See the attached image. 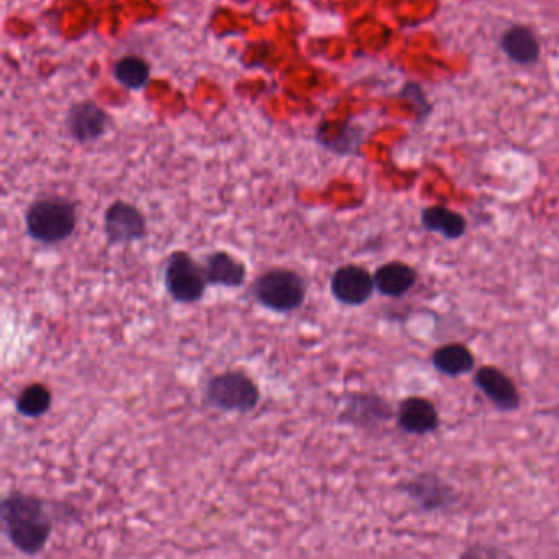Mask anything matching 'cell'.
<instances>
[{
    "label": "cell",
    "mask_w": 559,
    "mask_h": 559,
    "mask_svg": "<svg viewBox=\"0 0 559 559\" xmlns=\"http://www.w3.org/2000/svg\"><path fill=\"white\" fill-rule=\"evenodd\" d=\"M0 519L9 542L24 555H40L53 533V516L47 502L32 493H9L0 506Z\"/></svg>",
    "instance_id": "obj_1"
},
{
    "label": "cell",
    "mask_w": 559,
    "mask_h": 559,
    "mask_svg": "<svg viewBox=\"0 0 559 559\" xmlns=\"http://www.w3.org/2000/svg\"><path fill=\"white\" fill-rule=\"evenodd\" d=\"M25 227L28 237L37 243L50 247L63 243L76 231V204L61 195L38 199L25 214Z\"/></svg>",
    "instance_id": "obj_2"
},
{
    "label": "cell",
    "mask_w": 559,
    "mask_h": 559,
    "mask_svg": "<svg viewBox=\"0 0 559 559\" xmlns=\"http://www.w3.org/2000/svg\"><path fill=\"white\" fill-rule=\"evenodd\" d=\"M253 296L260 306L271 312H296L306 304L307 283L296 271L273 267L257 277Z\"/></svg>",
    "instance_id": "obj_3"
},
{
    "label": "cell",
    "mask_w": 559,
    "mask_h": 559,
    "mask_svg": "<svg viewBox=\"0 0 559 559\" xmlns=\"http://www.w3.org/2000/svg\"><path fill=\"white\" fill-rule=\"evenodd\" d=\"M261 401L257 382L243 371H225L209 379L204 388V405L218 412L250 414Z\"/></svg>",
    "instance_id": "obj_4"
},
{
    "label": "cell",
    "mask_w": 559,
    "mask_h": 559,
    "mask_svg": "<svg viewBox=\"0 0 559 559\" xmlns=\"http://www.w3.org/2000/svg\"><path fill=\"white\" fill-rule=\"evenodd\" d=\"M209 283L204 266L188 251H175L166 261L165 287L178 304H195L204 297Z\"/></svg>",
    "instance_id": "obj_5"
},
{
    "label": "cell",
    "mask_w": 559,
    "mask_h": 559,
    "mask_svg": "<svg viewBox=\"0 0 559 559\" xmlns=\"http://www.w3.org/2000/svg\"><path fill=\"white\" fill-rule=\"evenodd\" d=\"M402 492L421 512H447L460 500L456 487L435 473H420L402 483Z\"/></svg>",
    "instance_id": "obj_6"
},
{
    "label": "cell",
    "mask_w": 559,
    "mask_h": 559,
    "mask_svg": "<svg viewBox=\"0 0 559 559\" xmlns=\"http://www.w3.org/2000/svg\"><path fill=\"white\" fill-rule=\"evenodd\" d=\"M104 235L110 245H130L148 235L145 215L126 201H117L104 214Z\"/></svg>",
    "instance_id": "obj_7"
},
{
    "label": "cell",
    "mask_w": 559,
    "mask_h": 559,
    "mask_svg": "<svg viewBox=\"0 0 559 559\" xmlns=\"http://www.w3.org/2000/svg\"><path fill=\"white\" fill-rule=\"evenodd\" d=\"M374 274L359 264L340 266L330 280V293L336 302L348 307H359L368 302L374 294Z\"/></svg>",
    "instance_id": "obj_8"
},
{
    "label": "cell",
    "mask_w": 559,
    "mask_h": 559,
    "mask_svg": "<svg viewBox=\"0 0 559 559\" xmlns=\"http://www.w3.org/2000/svg\"><path fill=\"white\" fill-rule=\"evenodd\" d=\"M473 382L496 411L510 414L522 405V395L515 382L496 366H480L474 372Z\"/></svg>",
    "instance_id": "obj_9"
},
{
    "label": "cell",
    "mask_w": 559,
    "mask_h": 559,
    "mask_svg": "<svg viewBox=\"0 0 559 559\" xmlns=\"http://www.w3.org/2000/svg\"><path fill=\"white\" fill-rule=\"evenodd\" d=\"M399 430L415 437L435 433L441 425L437 405L427 397L411 395L402 399L395 412Z\"/></svg>",
    "instance_id": "obj_10"
},
{
    "label": "cell",
    "mask_w": 559,
    "mask_h": 559,
    "mask_svg": "<svg viewBox=\"0 0 559 559\" xmlns=\"http://www.w3.org/2000/svg\"><path fill=\"white\" fill-rule=\"evenodd\" d=\"M394 417V411L385 399L356 392L346 397L345 408L340 414L338 421L353 427L374 428Z\"/></svg>",
    "instance_id": "obj_11"
},
{
    "label": "cell",
    "mask_w": 559,
    "mask_h": 559,
    "mask_svg": "<svg viewBox=\"0 0 559 559\" xmlns=\"http://www.w3.org/2000/svg\"><path fill=\"white\" fill-rule=\"evenodd\" d=\"M112 119L96 103L84 100L74 104L67 116V130L71 139L78 143L96 142L109 129Z\"/></svg>",
    "instance_id": "obj_12"
},
{
    "label": "cell",
    "mask_w": 559,
    "mask_h": 559,
    "mask_svg": "<svg viewBox=\"0 0 559 559\" xmlns=\"http://www.w3.org/2000/svg\"><path fill=\"white\" fill-rule=\"evenodd\" d=\"M202 266H204L209 286L237 289L247 281V266L243 261L227 251H215L209 254Z\"/></svg>",
    "instance_id": "obj_13"
},
{
    "label": "cell",
    "mask_w": 559,
    "mask_h": 559,
    "mask_svg": "<svg viewBox=\"0 0 559 559\" xmlns=\"http://www.w3.org/2000/svg\"><path fill=\"white\" fill-rule=\"evenodd\" d=\"M417 281V270L402 261L381 264L374 273L376 290L391 299H401L405 294L411 293Z\"/></svg>",
    "instance_id": "obj_14"
},
{
    "label": "cell",
    "mask_w": 559,
    "mask_h": 559,
    "mask_svg": "<svg viewBox=\"0 0 559 559\" xmlns=\"http://www.w3.org/2000/svg\"><path fill=\"white\" fill-rule=\"evenodd\" d=\"M500 48L509 60L520 67H532V64L538 63L539 55H542L538 38L526 25H512L509 31L503 32L502 38H500Z\"/></svg>",
    "instance_id": "obj_15"
},
{
    "label": "cell",
    "mask_w": 559,
    "mask_h": 559,
    "mask_svg": "<svg viewBox=\"0 0 559 559\" xmlns=\"http://www.w3.org/2000/svg\"><path fill=\"white\" fill-rule=\"evenodd\" d=\"M421 227L430 234H438L444 240L456 241L466 235L467 222L460 212L451 211L444 205H431L420 215Z\"/></svg>",
    "instance_id": "obj_16"
},
{
    "label": "cell",
    "mask_w": 559,
    "mask_h": 559,
    "mask_svg": "<svg viewBox=\"0 0 559 559\" xmlns=\"http://www.w3.org/2000/svg\"><path fill=\"white\" fill-rule=\"evenodd\" d=\"M431 365L440 374L461 378L469 374L476 366L473 352L463 343H447L438 346L431 355Z\"/></svg>",
    "instance_id": "obj_17"
},
{
    "label": "cell",
    "mask_w": 559,
    "mask_h": 559,
    "mask_svg": "<svg viewBox=\"0 0 559 559\" xmlns=\"http://www.w3.org/2000/svg\"><path fill=\"white\" fill-rule=\"evenodd\" d=\"M53 395L45 384H31L15 399V408L25 418H40L50 412Z\"/></svg>",
    "instance_id": "obj_18"
},
{
    "label": "cell",
    "mask_w": 559,
    "mask_h": 559,
    "mask_svg": "<svg viewBox=\"0 0 559 559\" xmlns=\"http://www.w3.org/2000/svg\"><path fill=\"white\" fill-rule=\"evenodd\" d=\"M114 78L127 90H143L150 81L148 63L139 57L122 58L114 68Z\"/></svg>",
    "instance_id": "obj_19"
},
{
    "label": "cell",
    "mask_w": 559,
    "mask_h": 559,
    "mask_svg": "<svg viewBox=\"0 0 559 559\" xmlns=\"http://www.w3.org/2000/svg\"><path fill=\"white\" fill-rule=\"evenodd\" d=\"M401 97L402 99L407 100V103H411L412 106L417 109L418 122H425V120L430 117L433 107H431L430 100H428L427 94H425V91L421 90L420 84H405V86L402 87Z\"/></svg>",
    "instance_id": "obj_20"
}]
</instances>
